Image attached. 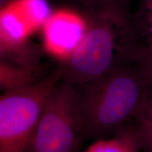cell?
Listing matches in <instances>:
<instances>
[{
	"label": "cell",
	"mask_w": 152,
	"mask_h": 152,
	"mask_svg": "<svg viewBox=\"0 0 152 152\" xmlns=\"http://www.w3.org/2000/svg\"><path fill=\"white\" fill-rule=\"evenodd\" d=\"M87 30L73 54L61 62L63 78L84 85L134 61L147 59L129 0H82Z\"/></svg>",
	"instance_id": "1"
},
{
	"label": "cell",
	"mask_w": 152,
	"mask_h": 152,
	"mask_svg": "<svg viewBox=\"0 0 152 152\" xmlns=\"http://www.w3.org/2000/svg\"><path fill=\"white\" fill-rule=\"evenodd\" d=\"M87 139L115 135L135 120L152 90L147 59L131 61L84 85L76 86Z\"/></svg>",
	"instance_id": "2"
},
{
	"label": "cell",
	"mask_w": 152,
	"mask_h": 152,
	"mask_svg": "<svg viewBox=\"0 0 152 152\" xmlns=\"http://www.w3.org/2000/svg\"><path fill=\"white\" fill-rule=\"evenodd\" d=\"M85 140L78 90L62 77L46 101L29 152H80Z\"/></svg>",
	"instance_id": "3"
},
{
	"label": "cell",
	"mask_w": 152,
	"mask_h": 152,
	"mask_svg": "<svg viewBox=\"0 0 152 152\" xmlns=\"http://www.w3.org/2000/svg\"><path fill=\"white\" fill-rule=\"evenodd\" d=\"M63 74L60 64L37 83L4 92L0 98V152H29L46 101Z\"/></svg>",
	"instance_id": "4"
},
{
	"label": "cell",
	"mask_w": 152,
	"mask_h": 152,
	"mask_svg": "<svg viewBox=\"0 0 152 152\" xmlns=\"http://www.w3.org/2000/svg\"><path fill=\"white\" fill-rule=\"evenodd\" d=\"M48 0H12L0 10L1 55L20 49L52 14Z\"/></svg>",
	"instance_id": "5"
},
{
	"label": "cell",
	"mask_w": 152,
	"mask_h": 152,
	"mask_svg": "<svg viewBox=\"0 0 152 152\" xmlns=\"http://www.w3.org/2000/svg\"><path fill=\"white\" fill-rule=\"evenodd\" d=\"M41 29L45 51L63 62L73 54L83 39L87 20L83 12L58 9L52 11Z\"/></svg>",
	"instance_id": "6"
},
{
	"label": "cell",
	"mask_w": 152,
	"mask_h": 152,
	"mask_svg": "<svg viewBox=\"0 0 152 152\" xmlns=\"http://www.w3.org/2000/svg\"><path fill=\"white\" fill-rule=\"evenodd\" d=\"M44 77L39 75V70L30 69L7 61H0V86L4 92L30 86Z\"/></svg>",
	"instance_id": "7"
},
{
	"label": "cell",
	"mask_w": 152,
	"mask_h": 152,
	"mask_svg": "<svg viewBox=\"0 0 152 152\" xmlns=\"http://www.w3.org/2000/svg\"><path fill=\"white\" fill-rule=\"evenodd\" d=\"M140 150L134 128L125 127L113 137L96 140L85 152H140Z\"/></svg>",
	"instance_id": "8"
},
{
	"label": "cell",
	"mask_w": 152,
	"mask_h": 152,
	"mask_svg": "<svg viewBox=\"0 0 152 152\" xmlns=\"http://www.w3.org/2000/svg\"><path fill=\"white\" fill-rule=\"evenodd\" d=\"M132 12L149 61L152 58V0H139L135 10Z\"/></svg>",
	"instance_id": "9"
},
{
	"label": "cell",
	"mask_w": 152,
	"mask_h": 152,
	"mask_svg": "<svg viewBox=\"0 0 152 152\" xmlns=\"http://www.w3.org/2000/svg\"><path fill=\"white\" fill-rule=\"evenodd\" d=\"M133 128L140 149L152 152V120L138 116Z\"/></svg>",
	"instance_id": "10"
},
{
	"label": "cell",
	"mask_w": 152,
	"mask_h": 152,
	"mask_svg": "<svg viewBox=\"0 0 152 152\" xmlns=\"http://www.w3.org/2000/svg\"><path fill=\"white\" fill-rule=\"evenodd\" d=\"M139 116H142L145 118L152 120V90L148 95L144 102V105Z\"/></svg>",
	"instance_id": "11"
},
{
	"label": "cell",
	"mask_w": 152,
	"mask_h": 152,
	"mask_svg": "<svg viewBox=\"0 0 152 152\" xmlns=\"http://www.w3.org/2000/svg\"><path fill=\"white\" fill-rule=\"evenodd\" d=\"M11 1H12V0H0V7H2V6L9 3Z\"/></svg>",
	"instance_id": "12"
},
{
	"label": "cell",
	"mask_w": 152,
	"mask_h": 152,
	"mask_svg": "<svg viewBox=\"0 0 152 152\" xmlns=\"http://www.w3.org/2000/svg\"><path fill=\"white\" fill-rule=\"evenodd\" d=\"M148 63H149L150 69H151V73H152V58L149 61H148Z\"/></svg>",
	"instance_id": "13"
}]
</instances>
